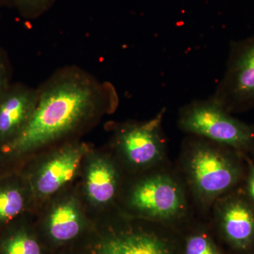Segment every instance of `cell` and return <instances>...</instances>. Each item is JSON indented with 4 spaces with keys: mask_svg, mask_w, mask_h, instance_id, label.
I'll list each match as a JSON object with an SVG mask.
<instances>
[{
    "mask_svg": "<svg viewBox=\"0 0 254 254\" xmlns=\"http://www.w3.org/2000/svg\"><path fill=\"white\" fill-rule=\"evenodd\" d=\"M113 90L103 89L84 73H58L38 91L34 111L14 139L0 147V164L11 165L59 139L81 125Z\"/></svg>",
    "mask_w": 254,
    "mask_h": 254,
    "instance_id": "cell-1",
    "label": "cell"
},
{
    "mask_svg": "<svg viewBox=\"0 0 254 254\" xmlns=\"http://www.w3.org/2000/svg\"><path fill=\"white\" fill-rule=\"evenodd\" d=\"M230 148L195 136L185 141L182 170L189 188L201 206L214 204L240 178V169Z\"/></svg>",
    "mask_w": 254,
    "mask_h": 254,
    "instance_id": "cell-2",
    "label": "cell"
},
{
    "mask_svg": "<svg viewBox=\"0 0 254 254\" xmlns=\"http://www.w3.org/2000/svg\"><path fill=\"white\" fill-rule=\"evenodd\" d=\"M178 125L190 136L235 150L254 147V127L237 120L212 97L193 100L180 112Z\"/></svg>",
    "mask_w": 254,
    "mask_h": 254,
    "instance_id": "cell-3",
    "label": "cell"
},
{
    "mask_svg": "<svg viewBox=\"0 0 254 254\" xmlns=\"http://www.w3.org/2000/svg\"><path fill=\"white\" fill-rule=\"evenodd\" d=\"M128 206L137 215L158 223L181 220L188 213L185 187L180 179L165 170H158L133 187Z\"/></svg>",
    "mask_w": 254,
    "mask_h": 254,
    "instance_id": "cell-4",
    "label": "cell"
},
{
    "mask_svg": "<svg viewBox=\"0 0 254 254\" xmlns=\"http://www.w3.org/2000/svg\"><path fill=\"white\" fill-rule=\"evenodd\" d=\"M211 97L230 113L254 108V35L232 42L225 73Z\"/></svg>",
    "mask_w": 254,
    "mask_h": 254,
    "instance_id": "cell-5",
    "label": "cell"
},
{
    "mask_svg": "<svg viewBox=\"0 0 254 254\" xmlns=\"http://www.w3.org/2000/svg\"><path fill=\"white\" fill-rule=\"evenodd\" d=\"M164 114L165 110L148 121L126 124L117 131V146L130 165L150 168L163 161L166 155V141L162 128Z\"/></svg>",
    "mask_w": 254,
    "mask_h": 254,
    "instance_id": "cell-6",
    "label": "cell"
},
{
    "mask_svg": "<svg viewBox=\"0 0 254 254\" xmlns=\"http://www.w3.org/2000/svg\"><path fill=\"white\" fill-rule=\"evenodd\" d=\"M38 91L11 83L0 93V147L14 139L26 126L36 108Z\"/></svg>",
    "mask_w": 254,
    "mask_h": 254,
    "instance_id": "cell-7",
    "label": "cell"
},
{
    "mask_svg": "<svg viewBox=\"0 0 254 254\" xmlns=\"http://www.w3.org/2000/svg\"><path fill=\"white\" fill-rule=\"evenodd\" d=\"M219 226L226 240L239 249H246L254 240V212L244 200L218 199L214 203Z\"/></svg>",
    "mask_w": 254,
    "mask_h": 254,
    "instance_id": "cell-8",
    "label": "cell"
},
{
    "mask_svg": "<svg viewBox=\"0 0 254 254\" xmlns=\"http://www.w3.org/2000/svg\"><path fill=\"white\" fill-rule=\"evenodd\" d=\"M88 148L85 144L68 145L47 162L37 176L35 189L42 195L56 193L73 180Z\"/></svg>",
    "mask_w": 254,
    "mask_h": 254,
    "instance_id": "cell-9",
    "label": "cell"
},
{
    "mask_svg": "<svg viewBox=\"0 0 254 254\" xmlns=\"http://www.w3.org/2000/svg\"><path fill=\"white\" fill-rule=\"evenodd\" d=\"M99 254H173L168 242L154 234L128 232L107 239Z\"/></svg>",
    "mask_w": 254,
    "mask_h": 254,
    "instance_id": "cell-10",
    "label": "cell"
},
{
    "mask_svg": "<svg viewBox=\"0 0 254 254\" xmlns=\"http://www.w3.org/2000/svg\"><path fill=\"white\" fill-rule=\"evenodd\" d=\"M118 187V174L110 160L100 158L90 165L86 176V190L95 203L106 204L113 199Z\"/></svg>",
    "mask_w": 254,
    "mask_h": 254,
    "instance_id": "cell-11",
    "label": "cell"
},
{
    "mask_svg": "<svg viewBox=\"0 0 254 254\" xmlns=\"http://www.w3.org/2000/svg\"><path fill=\"white\" fill-rule=\"evenodd\" d=\"M19 181L17 177H0V228L12 225L26 210V190Z\"/></svg>",
    "mask_w": 254,
    "mask_h": 254,
    "instance_id": "cell-12",
    "label": "cell"
},
{
    "mask_svg": "<svg viewBox=\"0 0 254 254\" xmlns=\"http://www.w3.org/2000/svg\"><path fill=\"white\" fill-rule=\"evenodd\" d=\"M81 230V220L73 201L58 205L52 212L49 221L50 235L58 242H66L75 238Z\"/></svg>",
    "mask_w": 254,
    "mask_h": 254,
    "instance_id": "cell-13",
    "label": "cell"
},
{
    "mask_svg": "<svg viewBox=\"0 0 254 254\" xmlns=\"http://www.w3.org/2000/svg\"><path fill=\"white\" fill-rule=\"evenodd\" d=\"M8 232L0 240V254H41L39 244L25 229Z\"/></svg>",
    "mask_w": 254,
    "mask_h": 254,
    "instance_id": "cell-14",
    "label": "cell"
},
{
    "mask_svg": "<svg viewBox=\"0 0 254 254\" xmlns=\"http://www.w3.org/2000/svg\"><path fill=\"white\" fill-rule=\"evenodd\" d=\"M185 254H221L211 239L203 233H197L187 239Z\"/></svg>",
    "mask_w": 254,
    "mask_h": 254,
    "instance_id": "cell-15",
    "label": "cell"
},
{
    "mask_svg": "<svg viewBox=\"0 0 254 254\" xmlns=\"http://www.w3.org/2000/svg\"><path fill=\"white\" fill-rule=\"evenodd\" d=\"M51 0H11L20 14L26 17H33L38 15L50 4Z\"/></svg>",
    "mask_w": 254,
    "mask_h": 254,
    "instance_id": "cell-16",
    "label": "cell"
},
{
    "mask_svg": "<svg viewBox=\"0 0 254 254\" xmlns=\"http://www.w3.org/2000/svg\"><path fill=\"white\" fill-rule=\"evenodd\" d=\"M11 66L7 55L0 48V93L11 84Z\"/></svg>",
    "mask_w": 254,
    "mask_h": 254,
    "instance_id": "cell-17",
    "label": "cell"
},
{
    "mask_svg": "<svg viewBox=\"0 0 254 254\" xmlns=\"http://www.w3.org/2000/svg\"><path fill=\"white\" fill-rule=\"evenodd\" d=\"M249 166L248 190L252 199L254 203V165L247 159Z\"/></svg>",
    "mask_w": 254,
    "mask_h": 254,
    "instance_id": "cell-18",
    "label": "cell"
},
{
    "mask_svg": "<svg viewBox=\"0 0 254 254\" xmlns=\"http://www.w3.org/2000/svg\"><path fill=\"white\" fill-rule=\"evenodd\" d=\"M6 4H11V0H0V6Z\"/></svg>",
    "mask_w": 254,
    "mask_h": 254,
    "instance_id": "cell-19",
    "label": "cell"
}]
</instances>
